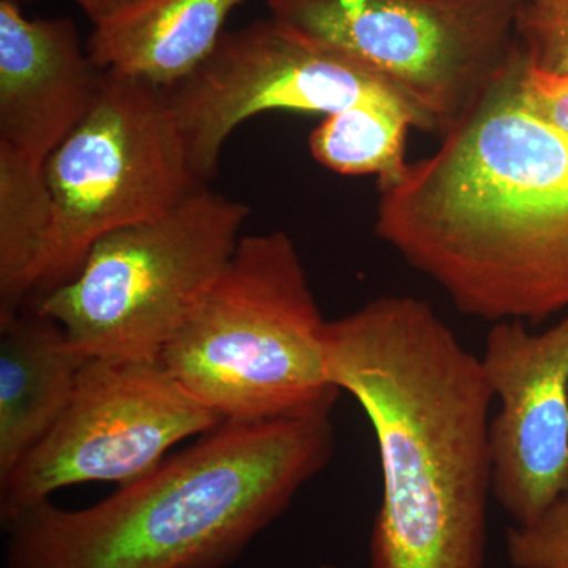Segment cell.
Returning a JSON list of instances; mask_svg holds the SVG:
<instances>
[{
	"mask_svg": "<svg viewBox=\"0 0 568 568\" xmlns=\"http://www.w3.org/2000/svg\"><path fill=\"white\" fill-rule=\"evenodd\" d=\"M278 568H291V567H278ZM317 568H338V567L331 566V564H325V566H321V567H317Z\"/></svg>",
	"mask_w": 568,
	"mask_h": 568,
	"instance_id": "20",
	"label": "cell"
},
{
	"mask_svg": "<svg viewBox=\"0 0 568 568\" xmlns=\"http://www.w3.org/2000/svg\"><path fill=\"white\" fill-rule=\"evenodd\" d=\"M104 71L70 18L26 17L0 0V142L44 166L88 115Z\"/></svg>",
	"mask_w": 568,
	"mask_h": 568,
	"instance_id": "11",
	"label": "cell"
},
{
	"mask_svg": "<svg viewBox=\"0 0 568 568\" xmlns=\"http://www.w3.org/2000/svg\"><path fill=\"white\" fill-rule=\"evenodd\" d=\"M518 93L534 115L568 134V77L538 70L523 58Z\"/></svg>",
	"mask_w": 568,
	"mask_h": 568,
	"instance_id": "18",
	"label": "cell"
},
{
	"mask_svg": "<svg viewBox=\"0 0 568 568\" xmlns=\"http://www.w3.org/2000/svg\"><path fill=\"white\" fill-rule=\"evenodd\" d=\"M332 409L222 422L91 507L2 521L6 568H226L335 454Z\"/></svg>",
	"mask_w": 568,
	"mask_h": 568,
	"instance_id": "3",
	"label": "cell"
},
{
	"mask_svg": "<svg viewBox=\"0 0 568 568\" xmlns=\"http://www.w3.org/2000/svg\"><path fill=\"white\" fill-rule=\"evenodd\" d=\"M44 175L54 230L33 301L73 280L104 235L156 219L204 185L166 91L114 71H104L91 110L51 153Z\"/></svg>",
	"mask_w": 568,
	"mask_h": 568,
	"instance_id": "7",
	"label": "cell"
},
{
	"mask_svg": "<svg viewBox=\"0 0 568 568\" xmlns=\"http://www.w3.org/2000/svg\"><path fill=\"white\" fill-rule=\"evenodd\" d=\"M248 215L200 186L163 215L104 235L73 280L29 306L88 361L160 358L230 264Z\"/></svg>",
	"mask_w": 568,
	"mask_h": 568,
	"instance_id": "5",
	"label": "cell"
},
{
	"mask_svg": "<svg viewBox=\"0 0 568 568\" xmlns=\"http://www.w3.org/2000/svg\"><path fill=\"white\" fill-rule=\"evenodd\" d=\"M327 325L293 239L242 235L160 361L222 422L295 416L342 395L327 375Z\"/></svg>",
	"mask_w": 568,
	"mask_h": 568,
	"instance_id": "4",
	"label": "cell"
},
{
	"mask_svg": "<svg viewBox=\"0 0 568 568\" xmlns=\"http://www.w3.org/2000/svg\"><path fill=\"white\" fill-rule=\"evenodd\" d=\"M73 2L88 14L93 26H100L138 6L142 0H73Z\"/></svg>",
	"mask_w": 568,
	"mask_h": 568,
	"instance_id": "19",
	"label": "cell"
},
{
	"mask_svg": "<svg viewBox=\"0 0 568 568\" xmlns=\"http://www.w3.org/2000/svg\"><path fill=\"white\" fill-rule=\"evenodd\" d=\"M325 362L379 448L369 568H484L495 395L481 358L428 302L388 295L328 323Z\"/></svg>",
	"mask_w": 568,
	"mask_h": 568,
	"instance_id": "2",
	"label": "cell"
},
{
	"mask_svg": "<svg viewBox=\"0 0 568 568\" xmlns=\"http://www.w3.org/2000/svg\"><path fill=\"white\" fill-rule=\"evenodd\" d=\"M14 2L21 3V2H36V0H14Z\"/></svg>",
	"mask_w": 568,
	"mask_h": 568,
	"instance_id": "21",
	"label": "cell"
},
{
	"mask_svg": "<svg viewBox=\"0 0 568 568\" xmlns=\"http://www.w3.org/2000/svg\"><path fill=\"white\" fill-rule=\"evenodd\" d=\"M245 0H142L93 26L88 48L103 71L171 91L213 54Z\"/></svg>",
	"mask_w": 568,
	"mask_h": 568,
	"instance_id": "13",
	"label": "cell"
},
{
	"mask_svg": "<svg viewBox=\"0 0 568 568\" xmlns=\"http://www.w3.org/2000/svg\"><path fill=\"white\" fill-rule=\"evenodd\" d=\"M425 132L420 115L403 104L362 103L325 115L310 134L313 159L334 173L377 175L379 190L406 174L407 129Z\"/></svg>",
	"mask_w": 568,
	"mask_h": 568,
	"instance_id": "15",
	"label": "cell"
},
{
	"mask_svg": "<svg viewBox=\"0 0 568 568\" xmlns=\"http://www.w3.org/2000/svg\"><path fill=\"white\" fill-rule=\"evenodd\" d=\"M220 424L160 358H92L54 428L0 478V521L73 485L138 480Z\"/></svg>",
	"mask_w": 568,
	"mask_h": 568,
	"instance_id": "8",
	"label": "cell"
},
{
	"mask_svg": "<svg viewBox=\"0 0 568 568\" xmlns=\"http://www.w3.org/2000/svg\"><path fill=\"white\" fill-rule=\"evenodd\" d=\"M523 58L436 152L379 190L376 211L387 245L489 323L568 310V134L519 100Z\"/></svg>",
	"mask_w": 568,
	"mask_h": 568,
	"instance_id": "1",
	"label": "cell"
},
{
	"mask_svg": "<svg viewBox=\"0 0 568 568\" xmlns=\"http://www.w3.org/2000/svg\"><path fill=\"white\" fill-rule=\"evenodd\" d=\"M85 362L61 325L33 306L0 323V478L58 424Z\"/></svg>",
	"mask_w": 568,
	"mask_h": 568,
	"instance_id": "12",
	"label": "cell"
},
{
	"mask_svg": "<svg viewBox=\"0 0 568 568\" xmlns=\"http://www.w3.org/2000/svg\"><path fill=\"white\" fill-rule=\"evenodd\" d=\"M166 93L193 173L204 185L230 134L263 112L331 115L362 103L417 112L372 71L272 17L224 32L211 58Z\"/></svg>",
	"mask_w": 568,
	"mask_h": 568,
	"instance_id": "9",
	"label": "cell"
},
{
	"mask_svg": "<svg viewBox=\"0 0 568 568\" xmlns=\"http://www.w3.org/2000/svg\"><path fill=\"white\" fill-rule=\"evenodd\" d=\"M54 230L44 166L0 142V323L31 305Z\"/></svg>",
	"mask_w": 568,
	"mask_h": 568,
	"instance_id": "14",
	"label": "cell"
},
{
	"mask_svg": "<svg viewBox=\"0 0 568 568\" xmlns=\"http://www.w3.org/2000/svg\"><path fill=\"white\" fill-rule=\"evenodd\" d=\"M523 0H267L271 17L372 71L440 138L521 55Z\"/></svg>",
	"mask_w": 568,
	"mask_h": 568,
	"instance_id": "6",
	"label": "cell"
},
{
	"mask_svg": "<svg viewBox=\"0 0 568 568\" xmlns=\"http://www.w3.org/2000/svg\"><path fill=\"white\" fill-rule=\"evenodd\" d=\"M480 358L500 403L489 424L493 496L530 525L568 495V315L540 334L495 323Z\"/></svg>",
	"mask_w": 568,
	"mask_h": 568,
	"instance_id": "10",
	"label": "cell"
},
{
	"mask_svg": "<svg viewBox=\"0 0 568 568\" xmlns=\"http://www.w3.org/2000/svg\"><path fill=\"white\" fill-rule=\"evenodd\" d=\"M507 556L514 568H568V495L530 525L508 529Z\"/></svg>",
	"mask_w": 568,
	"mask_h": 568,
	"instance_id": "17",
	"label": "cell"
},
{
	"mask_svg": "<svg viewBox=\"0 0 568 568\" xmlns=\"http://www.w3.org/2000/svg\"><path fill=\"white\" fill-rule=\"evenodd\" d=\"M517 32L530 65L568 77V0H523Z\"/></svg>",
	"mask_w": 568,
	"mask_h": 568,
	"instance_id": "16",
	"label": "cell"
}]
</instances>
